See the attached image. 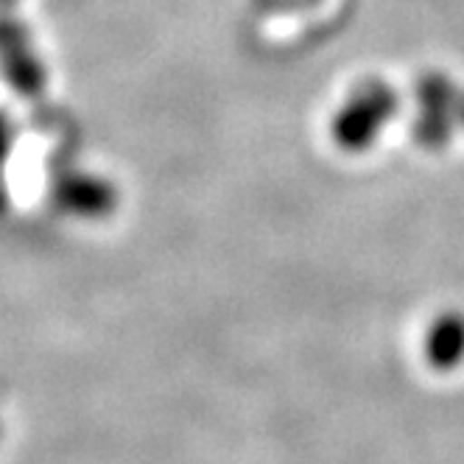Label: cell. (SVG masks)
I'll list each match as a JSON object with an SVG mask.
<instances>
[{
  "mask_svg": "<svg viewBox=\"0 0 464 464\" xmlns=\"http://www.w3.org/2000/svg\"><path fill=\"white\" fill-rule=\"evenodd\" d=\"M6 146H9V126L4 118H0V157L6 154Z\"/></svg>",
  "mask_w": 464,
  "mask_h": 464,
  "instance_id": "cell-4",
  "label": "cell"
},
{
  "mask_svg": "<svg viewBox=\"0 0 464 464\" xmlns=\"http://www.w3.org/2000/svg\"><path fill=\"white\" fill-rule=\"evenodd\" d=\"M56 198L68 210H79V213H104L112 205L110 190L92 179H68L64 185H59Z\"/></svg>",
  "mask_w": 464,
  "mask_h": 464,
  "instance_id": "cell-3",
  "label": "cell"
},
{
  "mask_svg": "<svg viewBox=\"0 0 464 464\" xmlns=\"http://www.w3.org/2000/svg\"><path fill=\"white\" fill-rule=\"evenodd\" d=\"M392 110H394V95L386 87L372 84L363 92H358L344 107V112L334 123V135L350 149L363 146L375 135L378 123L392 115Z\"/></svg>",
  "mask_w": 464,
  "mask_h": 464,
  "instance_id": "cell-1",
  "label": "cell"
},
{
  "mask_svg": "<svg viewBox=\"0 0 464 464\" xmlns=\"http://www.w3.org/2000/svg\"><path fill=\"white\" fill-rule=\"evenodd\" d=\"M425 350L430 355V361L437 367H448V363H456L464 353V322L456 316H445L434 324L430 336L425 342Z\"/></svg>",
  "mask_w": 464,
  "mask_h": 464,
  "instance_id": "cell-2",
  "label": "cell"
}]
</instances>
